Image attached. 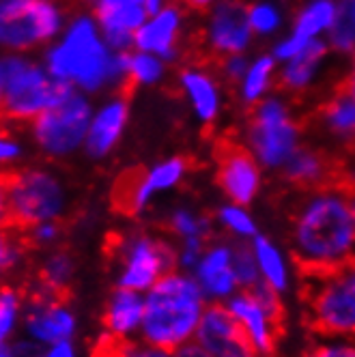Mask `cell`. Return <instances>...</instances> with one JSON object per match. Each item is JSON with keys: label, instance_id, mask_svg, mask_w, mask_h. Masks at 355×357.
<instances>
[{"label": "cell", "instance_id": "cell-19", "mask_svg": "<svg viewBox=\"0 0 355 357\" xmlns=\"http://www.w3.org/2000/svg\"><path fill=\"white\" fill-rule=\"evenodd\" d=\"M194 342H198L205 351H209L213 357H226L235 349L243 347L241 329L226 308V303H209L205 314L200 319V325L196 329ZM248 347V344H246Z\"/></svg>", "mask_w": 355, "mask_h": 357}, {"label": "cell", "instance_id": "cell-40", "mask_svg": "<svg viewBox=\"0 0 355 357\" xmlns=\"http://www.w3.org/2000/svg\"><path fill=\"white\" fill-rule=\"evenodd\" d=\"M220 73L224 75V78L235 84V82H241L246 78V73H248V61L243 59V54H233V56H226L222 59L220 63H216Z\"/></svg>", "mask_w": 355, "mask_h": 357}, {"label": "cell", "instance_id": "cell-41", "mask_svg": "<svg viewBox=\"0 0 355 357\" xmlns=\"http://www.w3.org/2000/svg\"><path fill=\"white\" fill-rule=\"evenodd\" d=\"M20 155V144L5 134H0V162H9Z\"/></svg>", "mask_w": 355, "mask_h": 357}, {"label": "cell", "instance_id": "cell-33", "mask_svg": "<svg viewBox=\"0 0 355 357\" xmlns=\"http://www.w3.org/2000/svg\"><path fill=\"white\" fill-rule=\"evenodd\" d=\"M271 75H273L271 56H261L248 67L246 78L241 80V101L248 108L259 104V99L265 95V91L271 84Z\"/></svg>", "mask_w": 355, "mask_h": 357}, {"label": "cell", "instance_id": "cell-44", "mask_svg": "<svg viewBox=\"0 0 355 357\" xmlns=\"http://www.w3.org/2000/svg\"><path fill=\"white\" fill-rule=\"evenodd\" d=\"M13 351L15 357H41V349L35 342H17Z\"/></svg>", "mask_w": 355, "mask_h": 357}, {"label": "cell", "instance_id": "cell-3", "mask_svg": "<svg viewBox=\"0 0 355 357\" xmlns=\"http://www.w3.org/2000/svg\"><path fill=\"white\" fill-rule=\"evenodd\" d=\"M50 73L56 80L75 82L86 91H97L106 82H123L128 71V54H110L99 39L95 24L78 17L61 45L47 54Z\"/></svg>", "mask_w": 355, "mask_h": 357}, {"label": "cell", "instance_id": "cell-25", "mask_svg": "<svg viewBox=\"0 0 355 357\" xmlns=\"http://www.w3.org/2000/svg\"><path fill=\"white\" fill-rule=\"evenodd\" d=\"M179 35H181V13L174 7H166L156 17L142 24L134 35V45L140 52L160 54V56H176L179 52Z\"/></svg>", "mask_w": 355, "mask_h": 357}, {"label": "cell", "instance_id": "cell-15", "mask_svg": "<svg viewBox=\"0 0 355 357\" xmlns=\"http://www.w3.org/2000/svg\"><path fill=\"white\" fill-rule=\"evenodd\" d=\"M29 312H27V331L33 340L59 344L71 340L75 334V314L69 308V299L56 293H50L35 282L27 287Z\"/></svg>", "mask_w": 355, "mask_h": 357}, {"label": "cell", "instance_id": "cell-26", "mask_svg": "<svg viewBox=\"0 0 355 357\" xmlns=\"http://www.w3.org/2000/svg\"><path fill=\"white\" fill-rule=\"evenodd\" d=\"M327 56V45L312 39L306 47L287 61L285 69L278 75V86L291 95H303L315 82Z\"/></svg>", "mask_w": 355, "mask_h": 357}, {"label": "cell", "instance_id": "cell-46", "mask_svg": "<svg viewBox=\"0 0 355 357\" xmlns=\"http://www.w3.org/2000/svg\"><path fill=\"white\" fill-rule=\"evenodd\" d=\"M181 3H183L186 7L194 9V11H205L209 5L216 3V0H181Z\"/></svg>", "mask_w": 355, "mask_h": 357}, {"label": "cell", "instance_id": "cell-24", "mask_svg": "<svg viewBox=\"0 0 355 357\" xmlns=\"http://www.w3.org/2000/svg\"><path fill=\"white\" fill-rule=\"evenodd\" d=\"M128 101H130V97L119 93V97L112 99L106 108H101L99 114L91 121L89 134L84 140L86 153L91 158H95V160L106 158L116 146V142L125 130V123H128Z\"/></svg>", "mask_w": 355, "mask_h": 357}, {"label": "cell", "instance_id": "cell-14", "mask_svg": "<svg viewBox=\"0 0 355 357\" xmlns=\"http://www.w3.org/2000/svg\"><path fill=\"white\" fill-rule=\"evenodd\" d=\"M216 183L228 202L250 207L263 188V166L246 144L222 138L216 146Z\"/></svg>", "mask_w": 355, "mask_h": 357}, {"label": "cell", "instance_id": "cell-37", "mask_svg": "<svg viewBox=\"0 0 355 357\" xmlns=\"http://www.w3.org/2000/svg\"><path fill=\"white\" fill-rule=\"evenodd\" d=\"M20 303H22V293L15 287L11 284L0 287V342H5L11 336L20 314Z\"/></svg>", "mask_w": 355, "mask_h": 357}, {"label": "cell", "instance_id": "cell-2", "mask_svg": "<svg viewBox=\"0 0 355 357\" xmlns=\"http://www.w3.org/2000/svg\"><path fill=\"white\" fill-rule=\"evenodd\" d=\"M207 305L209 301L194 275L172 269L144 293L140 338L166 351L179 349L194 340Z\"/></svg>", "mask_w": 355, "mask_h": 357}, {"label": "cell", "instance_id": "cell-12", "mask_svg": "<svg viewBox=\"0 0 355 357\" xmlns=\"http://www.w3.org/2000/svg\"><path fill=\"white\" fill-rule=\"evenodd\" d=\"M61 13L45 0H0V45L27 50L52 39Z\"/></svg>", "mask_w": 355, "mask_h": 357}, {"label": "cell", "instance_id": "cell-22", "mask_svg": "<svg viewBox=\"0 0 355 357\" xmlns=\"http://www.w3.org/2000/svg\"><path fill=\"white\" fill-rule=\"evenodd\" d=\"M315 116L334 142L355 151V97L349 91L336 84L332 95L317 106Z\"/></svg>", "mask_w": 355, "mask_h": 357}, {"label": "cell", "instance_id": "cell-8", "mask_svg": "<svg viewBox=\"0 0 355 357\" xmlns=\"http://www.w3.org/2000/svg\"><path fill=\"white\" fill-rule=\"evenodd\" d=\"M5 69V93L0 119L7 121H35L43 110L52 108L75 91L71 82L47 78L39 65L24 59H7Z\"/></svg>", "mask_w": 355, "mask_h": 357}, {"label": "cell", "instance_id": "cell-42", "mask_svg": "<svg viewBox=\"0 0 355 357\" xmlns=\"http://www.w3.org/2000/svg\"><path fill=\"white\" fill-rule=\"evenodd\" d=\"M172 357H213L209 351H205L202 349L198 342H188V344H183V347H179V349H174L172 351Z\"/></svg>", "mask_w": 355, "mask_h": 357}, {"label": "cell", "instance_id": "cell-9", "mask_svg": "<svg viewBox=\"0 0 355 357\" xmlns=\"http://www.w3.org/2000/svg\"><path fill=\"white\" fill-rule=\"evenodd\" d=\"M278 291L267 284L243 289L226 301V308L235 317L243 342L261 357H273L275 344L285 327V303Z\"/></svg>", "mask_w": 355, "mask_h": 357}, {"label": "cell", "instance_id": "cell-28", "mask_svg": "<svg viewBox=\"0 0 355 357\" xmlns=\"http://www.w3.org/2000/svg\"><path fill=\"white\" fill-rule=\"evenodd\" d=\"M213 220L192 207H174L166 218V228L174 243L179 241H211Z\"/></svg>", "mask_w": 355, "mask_h": 357}, {"label": "cell", "instance_id": "cell-16", "mask_svg": "<svg viewBox=\"0 0 355 357\" xmlns=\"http://www.w3.org/2000/svg\"><path fill=\"white\" fill-rule=\"evenodd\" d=\"M280 172L285 181L299 192H310L332 183L355 185V176L338 162L336 155L308 144H301Z\"/></svg>", "mask_w": 355, "mask_h": 357}, {"label": "cell", "instance_id": "cell-47", "mask_svg": "<svg viewBox=\"0 0 355 357\" xmlns=\"http://www.w3.org/2000/svg\"><path fill=\"white\" fill-rule=\"evenodd\" d=\"M226 357H261L259 353H255V351H252L250 347H239V349H235L233 353H228Z\"/></svg>", "mask_w": 355, "mask_h": 357}, {"label": "cell", "instance_id": "cell-7", "mask_svg": "<svg viewBox=\"0 0 355 357\" xmlns=\"http://www.w3.org/2000/svg\"><path fill=\"white\" fill-rule=\"evenodd\" d=\"M9 228L27 233L37 224L56 222L65 213L67 194L59 178L39 168L5 170Z\"/></svg>", "mask_w": 355, "mask_h": 357}, {"label": "cell", "instance_id": "cell-43", "mask_svg": "<svg viewBox=\"0 0 355 357\" xmlns=\"http://www.w3.org/2000/svg\"><path fill=\"white\" fill-rule=\"evenodd\" d=\"M45 357H75V349L69 340H65V342L52 344V349L45 353Z\"/></svg>", "mask_w": 355, "mask_h": 357}, {"label": "cell", "instance_id": "cell-49", "mask_svg": "<svg viewBox=\"0 0 355 357\" xmlns=\"http://www.w3.org/2000/svg\"><path fill=\"white\" fill-rule=\"evenodd\" d=\"M0 357H15L13 347H9V344H5V342H0Z\"/></svg>", "mask_w": 355, "mask_h": 357}, {"label": "cell", "instance_id": "cell-38", "mask_svg": "<svg viewBox=\"0 0 355 357\" xmlns=\"http://www.w3.org/2000/svg\"><path fill=\"white\" fill-rule=\"evenodd\" d=\"M282 22V13L273 3H257L250 7V26L259 35H271Z\"/></svg>", "mask_w": 355, "mask_h": 357}, {"label": "cell", "instance_id": "cell-18", "mask_svg": "<svg viewBox=\"0 0 355 357\" xmlns=\"http://www.w3.org/2000/svg\"><path fill=\"white\" fill-rule=\"evenodd\" d=\"M162 0H97L95 11L108 43L116 50H125L146 15L160 13Z\"/></svg>", "mask_w": 355, "mask_h": 357}, {"label": "cell", "instance_id": "cell-35", "mask_svg": "<svg viewBox=\"0 0 355 357\" xmlns=\"http://www.w3.org/2000/svg\"><path fill=\"white\" fill-rule=\"evenodd\" d=\"M233 261H235V273H237L241 291L261 284L259 265H257L250 241H235V259Z\"/></svg>", "mask_w": 355, "mask_h": 357}, {"label": "cell", "instance_id": "cell-23", "mask_svg": "<svg viewBox=\"0 0 355 357\" xmlns=\"http://www.w3.org/2000/svg\"><path fill=\"white\" fill-rule=\"evenodd\" d=\"M250 245L259 265L261 282L278 291L280 295H287L293 289V278H295V269H293L295 263L289 250L280 248L271 237L261 233L250 241Z\"/></svg>", "mask_w": 355, "mask_h": 357}, {"label": "cell", "instance_id": "cell-10", "mask_svg": "<svg viewBox=\"0 0 355 357\" xmlns=\"http://www.w3.org/2000/svg\"><path fill=\"white\" fill-rule=\"evenodd\" d=\"M188 172L190 162L186 158H168L146 170H125L112 188V207L123 215H140L158 194L181 185Z\"/></svg>", "mask_w": 355, "mask_h": 357}, {"label": "cell", "instance_id": "cell-17", "mask_svg": "<svg viewBox=\"0 0 355 357\" xmlns=\"http://www.w3.org/2000/svg\"><path fill=\"white\" fill-rule=\"evenodd\" d=\"M235 241L211 239L192 275L209 303H226L241 291L235 273Z\"/></svg>", "mask_w": 355, "mask_h": 357}, {"label": "cell", "instance_id": "cell-27", "mask_svg": "<svg viewBox=\"0 0 355 357\" xmlns=\"http://www.w3.org/2000/svg\"><path fill=\"white\" fill-rule=\"evenodd\" d=\"M179 82L190 99L196 116L202 123H213L220 112V91L216 86V80L205 69L190 67L181 71Z\"/></svg>", "mask_w": 355, "mask_h": 357}, {"label": "cell", "instance_id": "cell-1", "mask_svg": "<svg viewBox=\"0 0 355 357\" xmlns=\"http://www.w3.org/2000/svg\"><path fill=\"white\" fill-rule=\"evenodd\" d=\"M349 183L301 192L289 213V254L295 267L323 275L355 261V220Z\"/></svg>", "mask_w": 355, "mask_h": 357}, {"label": "cell", "instance_id": "cell-39", "mask_svg": "<svg viewBox=\"0 0 355 357\" xmlns=\"http://www.w3.org/2000/svg\"><path fill=\"white\" fill-rule=\"evenodd\" d=\"M308 357H355L353 338H323L306 351Z\"/></svg>", "mask_w": 355, "mask_h": 357}, {"label": "cell", "instance_id": "cell-29", "mask_svg": "<svg viewBox=\"0 0 355 357\" xmlns=\"http://www.w3.org/2000/svg\"><path fill=\"white\" fill-rule=\"evenodd\" d=\"M75 273V261L69 250H54L50 252L45 261L39 265L33 282L50 293H56L69 299V287Z\"/></svg>", "mask_w": 355, "mask_h": 357}, {"label": "cell", "instance_id": "cell-51", "mask_svg": "<svg viewBox=\"0 0 355 357\" xmlns=\"http://www.w3.org/2000/svg\"><path fill=\"white\" fill-rule=\"evenodd\" d=\"M45 3H47V0H45Z\"/></svg>", "mask_w": 355, "mask_h": 357}, {"label": "cell", "instance_id": "cell-31", "mask_svg": "<svg viewBox=\"0 0 355 357\" xmlns=\"http://www.w3.org/2000/svg\"><path fill=\"white\" fill-rule=\"evenodd\" d=\"M93 357H172V351L149 344L142 338L119 340L104 334L93 349Z\"/></svg>", "mask_w": 355, "mask_h": 357}, {"label": "cell", "instance_id": "cell-20", "mask_svg": "<svg viewBox=\"0 0 355 357\" xmlns=\"http://www.w3.org/2000/svg\"><path fill=\"white\" fill-rule=\"evenodd\" d=\"M336 15H338V5L334 0H310V3L297 13L291 37L278 43L275 59H282V61L293 59L319 33L332 29L336 22Z\"/></svg>", "mask_w": 355, "mask_h": 357}, {"label": "cell", "instance_id": "cell-13", "mask_svg": "<svg viewBox=\"0 0 355 357\" xmlns=\"http://www.w3.org/2000/svg\"><path fill=\"white\" fill-rule=\"evenodd\" d=\"M250 7L243 0H220L196 41V52L207 63H220L226 56L241 54L250 43Z\"/></svg>", "mask_w": 355, "mask_h": 357}, {"label": "cell", "instance_id": "cell-4", "mask_svg": "<svg viewBox=\"0 0 355 357\" xmlns=\"http://www.w3.org/2000/svg\"><path fill=\"white\" fill-rule=\"evenodd\" d=\"M308 325L321 338L355 340V261L323 275H308L306 289Z\"/></svg>", "mask_w": 355, "mask_h": 357}, {"label": "cell", "instance_id": "cell-34", "mask_svg": "<svg viewBox=\"0 0 355 357\" xmlns=\"http://www.w3.org/2000/svg\"><path fill=\"white\" fill-rule=\"evenodd\" d=\"M329 31L336 52H355V0H342V5H338L336 22Z\"/></svg>", "mask_w": 355, "mask_h": 357}, {"label": "cell", "instance_id": "cell-32", "mask_svg": "<svg viewBox=\"0 0 355 357\" xmlns=\"http://www.w3.org/2000/svg\"><path fill=\"white\" fill-rule=\"evenodd\" d=\"M164 73V65L153 56V54H128V71H125V78L119 84V93L125 97H132V91L138 84H153L162 78Z\"/></svg>", "mask_w": 355, "mask_h": 357}, {"label": "cell", "instance_id": "cell-36", "mask_svg": "<svg viewBox=\"0 0 355 357\" xmlns=\"http://www.w3.org/2000/svg\"><path fill=\"white\" fill-rule=\"evenodd\" d=\"M24 252H29V245L24 241L22 233L0 226V278L17 265Z\"/></svg>", "mask_w": 355, "mask_h": 357}, {"label": "cell", "instance_id": "cell-5", "mask_svg": "<svg viewBox=\"0 0 355 357\" xmlns=\"http://www.w3.org/2000/svg\"><path fill=\"white\" fill-rule=\"evenodd\" d=\"M116 269V287L146 293L160 280L176 269V245L172 239L149 231L116 235L110 245Z\"/></svg>", "mask_w": 355, "mask_h": 357}, {"label": "cell", "instance_id": "cell-11", "mask_svg": "<svg viewBox=\"0 0 355 357\" xmlns=\"http://www.w3.org/2000/svg\"><path fill=\"white\" fill-rule=\"evenodd\" d=\"M91 127V106L86 99L73 93L61 104L43 110L33 121V134L37 144L47 155L63 158L78 149Z\"/></svg>", "mask_w": 355, "mask_h": 357}, {"label": "cell", "instance_id": "cell-21", "mask_svg": "<svg viewBox=\"0 0 355 357\" xmlns=\"http://www.w3.org/2000/svg\"><path fill=\"white\" fill-rule=\"evenodd\" d=\"M142 321H144V293L116 287L110 293L104 308V317H101L106 334L119 340L140 338Z\"/></svg>", "mask_w": 355, "mask_h": 357}, {"label": "cell", "instance_id": "cell-6", "mask_svg": "<svg viewBox=\"0 0 355 357\" xmlns=\"http://www.w3.org/2000/svg\"><path fill=\"white\" fill-rule=\"evenodd\" d=\"M303 123L287 101L269 97L252 106L246 130V146L267 170H282L301 146Z\"/></svg>", "mask_w": 355, "mask_h": 357}, {"label": "cell", "instance_id": "cell-45", "mask_svg": "<svg viewBox=\"0 0 355 357\" xmlns=\"http://www.w3.org/2000/svg\"><path fill=\"white\" fill-rule=\"evenodd\" d=\"M338 86H342L345 91H349L355 97V61H353V67H351L349 75H345L342 82H338Z\"/></svg>", "mask_w": 355, "mask_h": 357}, {"label": "cell", "instance_id": "cell-48", "mask_svg": "<svg viewBox=\"0 0 355 357\" xmlns=\"http://www.w3.org/2000/svg\"><path fill=\"white\" fill-rule=\"evenodd\" d=\"M3 93H5V69L0 63V110H3Z\"/></svg>", "mask_w": 355, "mask_h": 357}, {"label": "cell", "instance_id": "cell-30", "mask_svg": "<svg viewBox=\"0 0 355 357\" xmlns=\"http://www.w3.org/2000/svg\"><path fill=\"white\" fill-rule=\"evenodd\" d=\"M213 222L231 237V241H252L261 233L255 215L248 211L246 205H237V202H226V205H222L216 211Z\"/></svg>", "mask_w": 355, "mask_h": 357}, {"label": "cell", "instance_id": "cell-50", "mask_svg": "<svg viewBox=\"0 0 355 357\" xmlns=\"http://www.w3.org/2000/svg\"><path fill=\"white\" fill-rule=\"evenodd\" d=\"M351 209H353V220H355V185L351 188Z\"/></svg>", "mask_w": 355, "mask_h": 357}]
</instances>
